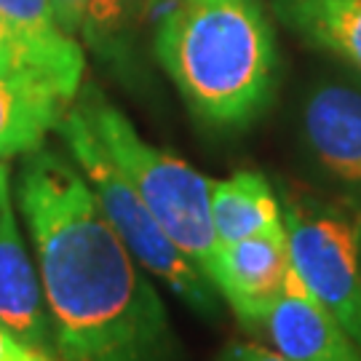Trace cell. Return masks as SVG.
<instances>
[{
  "label": "cell",
  "mask_w": 361,
  "mask_h": 361,
  "mask_svg": "<svg viewBox=\"0 0 361 361\" xmlns=\"http://www.w3.org/2000/svg\"><path fill=\"white\" fill-rule=\"evenodd\" d=\"M16 195L56 361H174L177 337L166 305L104 219L80 169L38 147L27 153Z\"/></svg>",
  "instance_id": "1"
},
{
  "label": "cell",
  "mask_w": 361,
  "mask_h": 361,
  "mask_svg": "<svg viewBox=\"0 0 361 361\" xmlns=\"http://www.w3.org/2000/svg\"><path fill=\"white\" fill-rule=\"evenodd\" d=\"M155 56L204 126L246 129L273 102L279 51L259 0H185L158 27Z\"/></svg>",
  "instance_id": "2"
},
{
  "label": "cell",
  "mask_w": 361,
  "mask_h": 361,
  "mask_svg": "<svg viewBox=\"0 0 361 361\" xmlns=\"http://www.w3.org/2000/svg\"><path fill=\"white\" fill-rule=\"evenodd\" d=\"M73 104L89 121L91 131L134 185L158 225L212 281L219 246L209 209L212 180L177 155L145 142L129 118L107 102L97 86H83Z\"/></svg>",
  "instance_id": "3"
},
{
  "label": "cell",
  "mask_w": 361,
  "mask_h": 361,
  "mask_svg": "<svg viewBox=\"0 0 361 361\" xmlns=\"http://www.w3.org/2000/svg\"><path fill=\"white\" fill-rule=\"evenodd\" d=\"M56 131L67 145L75 166L80 169V174L89 182L104 219L126 244L134 259L161 284H166L182 302H188L195 313L214 319L222 308V297L214 284L182 255L180 246L158 225L153 212L145 207L134 185L102 147L97 134L91 131L89 121L75 104L67 107Z\"/></svg>",
  "instance_id": "4"
},
{
  "label": "cell",
  "mask_w": 361,
  "mask_h": 361,
  "mask_svg": "<svg viewBox=\"0 0 361 361\" xmlns=\"http://www.w3.org/2000/svg\"><path fill=\"white\" fill-rule=\"evenodd\" d=\"M279 201L297 276L361 350V214L284 190Z\"/></svg>",
  "instance_id": "5"
},
{
  "label": "cell",
  "mask_w": 361,
  "mask_h": 361,
  "mask_svg": "<svg viewBox=\"0 0 361 361\" xmlns=\"http://www.w3.org/2000/svg\"><path fill=\"white\" fill-rule=\"evenodd\" d=\"M295 279L284 225L217 246L212 284L244 326L271 308Z\"/></svg>",
  "instance_id": "6"
},
{
  "label": "cell",
  "mask_w": 361,
  "mask_h": 361,
  "mask_svg": "<svg viewBox=\"0 0 361 361\" xmlns=\"http://www.w3.org/2000/svg\"><path fill=\"white\" fill-rule=\"evenodd\" d=\"M0 326L35 356L56 361L40 273L27 252L11 198L0 207Z\"/></svg>",
  "instance_id": "7"
},
{
  "label": "cell",
  "mask_w": 361,
  "mask_h": 361,
  "mask_svg": "<svg viewBox=\"0 0 361 361\" xmlns=\"http://www.w3.org/2000/svg\"><path fill=\"white\" fill-rule=\"evenodd\" d=\"M246 329L265 337L286 361H361V350L300 276Z\"/></svg>",
  "instance_id": "8"
},
{
  "label": "cell",
  "mask_w": 361,
  "mask_h": 361,
  "mask_svg": "<svg viewBox=\"0 0 361 361\" xmlns=\"http://www.w3.org/2000/svg\"><path fill=\"white\" fill-rule=\"evenodd\" d=\"M302 140L310 155L345 185L361 188V89L319 80L302 102Z\"/></svg>",
  "instance_id": "9"
},
{
  "label": "cell",
  "mask_w": 361,
  "mask_h": 361,
  "mask_svg": "<svg viewBox=\"0 0 361 361\" xmlns=\"http://www.w3.org/2000/svg\"><path fill=\"white\" fill-rule=\"evenodd\" d=\"M0 19L19 43L27 73L54 83L73 102L83 78V51L56 22L51 0H0Z\"/></svg>",
  "instance_id": "10"
},
{
  "label": "cell",
  "mask_w": 361,
  "mask_h": 361,
  "mask_svg": "<svg viewBox=\"0 0 361 361\" xmlns=\"http://www.w3.org/2000/svg\"><path fill=\"white\" fill-rule=\"evenodd\" d=\"M54 83L30 73L0 75V161L43 147L70 107Z\"/></svg>",
  "instance_id": "11"
},
{
  "label": "cell",
  "mask_w": 361,
  "mask_h": 361,
  "mask_svg": "<svg viewBox=\"0 0 361 361\" xmlns=\"http://www.w3.org/2000/svg\"><path fill=\"white\" fill-rule=\"evenodd\" d=\"M209 209L217 244H233L284 225L281 201L257 171H235L228 180H212Z\"/></svg>",
  "instance_id": "12"
},
{
  "label": "cell",
  "mask_w": 361,
  "mask_h": 361,
  "mask_svg": "<svg viewBox=\"0 0 361 361\" xmlns=\"http://www.w3.org/2000/svg\"><path fill=\"white\" fill-rule=\"evenodd\" d=\"M273 11L308 46L361 73V0H273Z\"/></svg>",
  "instance_id": "13"
},
{
  "label": "cell",
  "mask_w": 361,
  "mask_h": 361,
  "mask_svg": "<svg viewBox=\"0 0 361 361\" xmlns=\"http://www.w3.org/2000/svg\"><path fill=\"white\" fill-rule=\"evenodd\" d=\"M137 0H91L89 6V22L86 30L97 32V30H113L123 22V16L134 6Z\"/></svg>",
  "instance_id": "14"
},
{
  "label": "cell",
  "mask_w": 361,
  "mask_h": 361,
  "mask_svg": "<svg viewBox=\"0 0 361 361\" xmlns=\"http://www.w3.org/2000/svg\"><path fill=\"white\" fill-rule=\"evenodd\" d=\"M54 13H56V22L62 25L67 35L75 38L78 32L86 30V22H89V6L91 0H51Z\"/></svg>",
  "instance_id": "15"
},
{
  "label": "cell",
  "mask_w": 361,
  "mask_h": 361,
  "mask_svg": "<svg viewBox=\"0 0 361 361\" xmlns=\"http://www.w3.org/2000/svg\"><path fill=\"white\" fill-rule=\"evenodd\" d=\"M16 73H27L25 56L8 25L0 19V75H16Z\"/></svg>",
  "instance_id": "16"
},
{
  "label": "cell",
  "mask_w": 361,
  "mask_h": 361,
  "mask_svg": "<svg viewBox=\"0 0 361 361\" xmlns=\"http://www.w3.org/2000/svg\"><path fill=\"white\" fill-rule=\"evenodd\" d=\"M217 361H286L284 356H279L276 350L259 348L252 343H233L217 356Z\"/></svg>",
  "instance_id": "17"
},
{
  "label": "cell",
  "mask_w": 361,
  "mask_h": 361,
  "mask_svg": "<svg viewBox=\"0 0 361 361\" xmlns=\"http://www.w3.org/2000/svg\"><path fill=\"white\" fill-rule=\"evenodd\" d=\"M0 361H46V359H40L32 350H27L16 337L8 335L0 326Z\"/></svg>",
  "instance_id": "18"
},
{
  "label": "cell",
  "mask_w": 361,
  "mask_h": 361,
  "mask_svg": "<svg viewBox=\"0 0 361 361\" xmlns=\"http://www.w3.org/2000/svg\"><path fill=\"white\" fill-rule=\"evenodd\" d=\"M11 198V190H8V166L0 161V207Z\"/></svg>",
  "instance_id": "19"
}]
</instances>
